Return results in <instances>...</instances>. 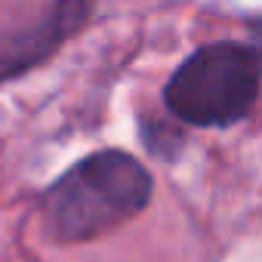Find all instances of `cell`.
<instances>
[{
	"instance_id": "cell-1",
	"label": "cell",
	"mask_w": 262,
	"mask_h": 262,
	"mask_svg": "<svg viewBox=\"0 0 262 262\" xmlns=\"http://www.w3.org/2000/svg\"><path fill=\"white\" fill-rule=\"evenodd\" d=\"M155 176L123 148H99L74 161L40 194V228L53 244H90L148 210Z\"/></svg>"
},
{
	"instance_id": "cell-2",
	"label": "cell",
	"mask_w": 262,
	"mask_h": 262,
	"mask_svg": "<svg viewBox=\"0 0 262 262\" xmlns=\"http://www.w3.org/2000/svg\"><path fill=\"white\" fill-rule=\"evenodd\" d=\"M262 90V53L244 40L198 47L164 83V108L198 129H225L244 120Z\"/></svg>"
},
{
	"instance_id": "cell-3",
	"label": "cell",
	"mask_w": 262,
	"mask_h": 262,
	"mask_svg": "<svg viewBox=\"0 0 262 262\" xmlns=\"http://www.w3.org/2000/svg\"><path fill=\"white\" fill-rule=\"evenodd\" d=\"M96 7L99 0H47L34 16L0 28V86L56 59L90 28Z\"/></svg>"
},
{
	"instance_id": "cell-4",
	"label": "cell",
	"mask_w": 262,
	"mask_h": 262,
	"mask_svg": "<svg viewBox=\"0 0 262 262\" xmlns=\"http://www.w3.org/2000/svg\"><path fill=\"white\" fill-rule=\"evenodd\" d=\"M139 139L148 148V155H155L161 161H176L182 155V145H185L182 126L161 120L155 114H139Z\"/></svg>"
}]
</instances>
